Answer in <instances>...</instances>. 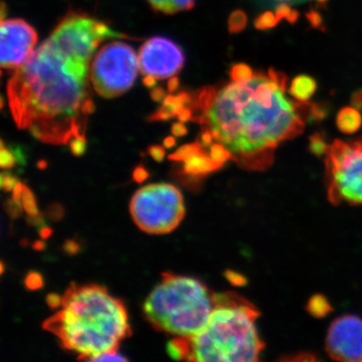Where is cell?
I'll use <instances>...</instances> for the list:
<instances>
[{"instance_id":"obj_60","label":"cell","mask_w":362,"mask_h":362,"mask_svg":"<svg viewBox=\"0 0 362 362\" xmlns=\"http://www.w3.org/2000/svg\"><path fill=\"white\" fill-rule=\"evenodd\" d=\"M276 1H290V0H276Z\"/></svg>"},{"instance_id":"obj_47","label":"cell","mask_w":362,"mask_h":362,"mask_svg":"<svg viewBox=\"0 0 362 362\" xmlns=\"http://www.w3.org/2000/svg\"><path fill=\"white\" fill-rule=\"evenodd\" d=\"M23 189H25V185L18 181V185H16V187H14L13 190V199H14V201L21 202V199H23Z\"/></svg>"},{"instance_id":"obj_4","label":"cell","mask_w":362,"mask_h":362,"mask_svg":"<svg viewBox=\"0 0 362 362\" xmlns=\"http://www.w3.org/2000/svg\"><path fill=\"white\" fill-rule=\"evenodd\" d=\"M259 311L235 293L214 295V307L206 327L188 338V361H259L265 344L259 337Z\"/></svg>"},{"instance_id":"obj_14","label":"cell","mask_w":362,"mask_h":362,"mask_svg":"<svg viewBox=\"0 0 362 362\" xmlns=\"http://www.w3.org/2000/svg\"><path fill=\"white\" fill-rule=\"evenodd\" d=\"M317 83L310 76L300 75L293 78L289 93L297 101L307 103L315 94Z\"/></svg>"},{"instance_id":"obj_58","label":"cell","mask_w":362,"mask_h":362,"mask_svg":"<svg viewBox=\"0 0 362 362\" xmlns=\"http://www.w3.org/2000/svg\"><path fill=\"white\" fill-rule=\"evenodd\" d=\"M4 273V264L1 263V274Z\"/></svg>"},{"instance_id":"obj_16","label":"cell","mask_w":362,"mask_h":362,"mask_svg":"<svg viewBox=\"0 0 362 362\" xmlns=\"http://www.w3.org/2000/svg\"><path fill=\"white\" fill-rule=\"evenodd\" d=\"M189 352V341L187 337H178L168 342V356L175 361H187Z\"/></svg>"},{"instance_id":"obj_35","label":"cell","mask_w":362,"mask_h":362,"mask_svg":"<svg viewBox=\"0 0 362 362\" xmlns=\"http://www.w3.org/2000/svg\"><path fill=\"white\" fill-rule=\"evenodd\" d=\"M195 0H173V9L175 13L178 11H188L194 6Z\"/></svg>"},{"instance_id":"obj_12","label":"cell","mask_w":362,"mask_h":362,"mask_svg":"<svg viewBox=\"0 0 362 362\" xmlns=\"http://www.w3.org/2000/svg\"><path fill=\"white\" fill-rule=\"evenodd\" d=\"M192 96L187 92H181L180 94L169 95L166 96L164 101L162 102L160 108L158 109L151 117L152 121H165L173 117H177L178 113L182 110L185 107L192 105Z\"/></svg>"},{"instance_id":"obj_15","label":"cell","mask_w":362,"mask_h":362,"mask_svg":"<svg viewBox=\"0 0 362 362\" xmlns=\"http://www.w3.org/2000/svg\"><path fill=\"white\" fill-rule=\"evenodd\" d=\"M338 129L345 134H354L361 129L362 116L354 107H345L341 109L337 117Z\"/></svg>"},{"instance_id":"obj_36","label":"cell","mask_w":362,"mask_h":362,"mask_svg":"<svg viewBox=\"0 0 362 362\" xmlns=\"http://www.w3.org/2000/svg\"><path fill=\"white\" fill-rule=\"evenodd\" d=\"M21 202L14 201V199L7 202V213H8L11 218H16L21 216V207H23V204Z\"/></svg>"},{"instance_id":"obj_28","label":"cell","mask_w":362,"mask_h":362,"mask_svg":"<svg viewBox=\"0 0 362 362\" xmlns=\"http://www.w3.org/2000/svg\"><path fill=\"white\" fill-rule=\"evenodd\" d=\"M25 285L28 290H32V291L40 290V288L44 287V278L37 272H30L26 275Z\"/></svg>"},{"instance_id":"obj_20","label":"cell","mask_w":362,"mask_h":362,"mask_svg":"<svg viewBox=\"0 0 362 362\" xmlns=\"http://www.w3.org/2000/svg\"><path fill=\"white\" fill-rule=\"evenodd\" d=\"M21 204H23V209H25L28 216H39V207H37V199H35V194L30 188L25 185V189H23V199H21Z\"/></svg>"},{"instance_id":"obj_11","label":"cell","mask_w":362,"mask_h":362,"mask_svg":"<svg viewBox=\"0 0 362 362\" xmlns=\"http://www.w3.org/2000/svg\"><path fill=\"white\" fill-rule=\"evenodd\" d=\"M326 351L334 361H362L361 319L345 315L334 320L326 337Z\"/></svg>"},{"instance_id":"obj_46","label":"cell","mask_w":362,"mask_h":362,"mask_svg":"<svg viewBox=\"0 0 362 362\" xmlns=\"http://www.w3.org/2000/svg\"><path fill=\"white\" fill-rule=\"evenodd\" d=\"M177 118L180 122L183 123L192 120V119L194 118V116H192V109L188 108V107H185V108L178 113Z\"/></svg>"},{"instance_id":"obj_5","label":"cell","mask_w":362,"mask_h":362,"mask_svg":"<svg viewBox=\"0 0 362 362\" xmlns=\"http://www.w3.org/2000/svg\"><path fill=\"white\" fill-rule=\"evenodd\" d=\"M214 295L197 279L165 273L145 301V315L156 329L189 338L206 327Z\"/></svg>"},{"instance_id":"obj_23","label":"cell","mask_w":362,"mask_h":362,"mask_svg":"<svg viewBox=\"0 0 362 362\" xmlns=\"http://www.w3.org/2000/svg\"><path fill=\"white\" fill-rule=\"evenodd\" d=\"M18 163L16 157L13 150L6 148L4 141H1V149H0V166L2 169H11Z\"/></svg>"},{"instance_id":"obj_39","label":"cell","mask_w":362,"mask_h":362,"mask_svg":"<svg viewBox=\"0 0 362 362\" xmlns=\"http://www.w3.org/2000/svg\"><path fill=\"white\" fill-rule=\"evenodd\" d=\"M63 249L66 254L73 256V255H76L80 251L81 247L76 240H66L65 244H64Z\"/></svg>"},{"instance_id":"obj_1","label":"cell","mask_w":362,"mask_h":362,"mask_svg":"<svg viewBox=\"0 0 362 362\" xmlns=\"http://www.w3.org/2000/svg\"><path fill=\"white\" fill-rule=\"evenodd\" d=\"M90 62L51 37L45 40L7 84L16 125L51 144H64L83 134L86 117L95 111Z\"/></svg>"},{"instance_id":"obj_38","label":"cell","mask_w":362,"mask_h":362,"mask_svg":"<svg viewBox=\"0 0 362 362\" xmlns=\"http://www.w3.org/2000/svg\"><path fill=\"white\" fill-rule=\"evenodd\" d=\"M47 303L49 305V308H59V307H62V305H63V298L56 294V293H51V294L47 296Z\"/></svg>"},{"instance_id":"obj_51","label":"cell","mask_w":362,"mask_h":362,"mask_svg":"<svg viewBox=\"0 0 362 362\" xmlns=\"http://www.w3.org/2000/svg\"><path fill=\"white\" fill-rule=\"evenodd\" d=\"M156 80L157 78L153 77V76L145 75V78H143V84L146 86L147 88H150V89H153L154 86H156L157 83Z\"/></svg>"},{"instance_id":"obj_42","label":"cell","mask_w":362,"mask_h":362,"mask_svg":"<svg viewBox=\"0 0 362 362\" xmlns=\"http://www.w3.org/2000/svg\"><path fill=\"white\" fill-rule=\"evenodd\" d=\"M226 277L228 278V280L233 285L240 286L245 284V279L243 278V276L237 273H233V272H226Z\"/></svg>"},{"instance_id":"obj_37","label":"cell","mask_w":362,"mask_h":362,"mask_svg":"<svg viewBox=\"0 0 362 362\" xmlns=\"http://www.w3.org/2000/svg\"><path fill=\"white\" fill-rule=\"evenodd\" d=\"M293 9L291 7L288 6L286 4H280L275 9L276 16L279 18V21L286 20L289 18L290 14H291Z\"/></svg>"},{"instance_id":"obj_30","label":"cell","mask_w":362,"mask_h":362,"mask_svg":"<svg viewBox=\"0 0 362 362\" xmlns=\"http://www.w3.org/2000/svg\"><path fill=\"white\" fill-rule=\"evenodd\" d=\"M90 361H121L125 362L128 361V359L126 357L120 356V354L117 352V350H111V351L104 352V354H100L94 358L90 359Z\"/></svg>"},{"instance_id":"obj_55","label":"cell","mask_w":362,"mask_h":362,"mask_svg":"<svg viewBox=\"0 0 362 362\" xmlns=\"http://www.w3.org/2000/svg\"><path fill=\"white\" fill-rule=\"evenodd\" d=\"M298 18H299V13H298L297 11H295V9H293L289 18H287V21L288 23H292V25H294V23L298 21Z\"/></svg>"},{"instance_id":"obj_2","label":"cell","mask_w":362,"mask_h":362,"mask_svg":"<svg viewBox=\"0 0 362 362\" xmlns=\"http://www.w3.org/2000/svg\"><path fill=\"white\" fill-rule=\"evenodd\" d=\"M287 78L271 69L216 92L209 109L195 119L211 130L240 168L264 170L281 143L303 132V117L285 96Z\"/></svg>"},{"instance_id":"obj_8","label":"cell","mask_w":362,"mask_h":362,"mask_svg":"<svg viewBox=\"0 0 362 362\" xmlns=\"http://www.w3.org/2000/svg\"><path fill=\"white\" fill-rule=\"evenodd\" d=\"M138 68V57L131 45L122 42H109L93 59L90 82L100 96L118 97L134 84Z\"/></svg>"},{"instance_id":"obj_45","label":"cell","mask_w":362,"mask_h":362,"mask_svg":"<svg viewBox=\"0 0 362 362\" xmlns=\"http://www.w3.org/2000/svg\"><path fill=\"white\" fill-rule=\"evenodd\" d=\"M49 213L51 218L57 221L59 220V218L64 216V209L63 207L59 206V204H54V206H52L51 209H49Z\"/></svg>"},{"instance_id":"obj_19","label":"cell","mask_w":362,"mask_h":362,"mask_svg":"<svg viewBox=\"0 0 362 362\" xmlns=\"http://www.w3.org/2000/svg\"><path fill=\"white\" fill-rule=\"evenodd\" d=\"M280 23L277 16L273 11H265L257 16L254 21L255 28L259 30H271L275 28Z\"/></svg>"},{"instance_id":"obj_54","label":"cell","mask_w":362,"mask_h":362,"mask_svg":"<svg viewBox=\"0 0 362 362\" xmlns=\"http://www.w3.org/2000/svg\"><path fill=\"white\" fill-rule=\"evenodd\" d=\"M47 247L44 240H37V242L33 243V247L35 251H44Z\"/></svg>"},{"instance_id":"obj_13","label":"cell","mask_w":362,"mask_h":362,"mask_svg":"<svg viewBox=\"0 0 362 362\" xmlns=\"http://www.w3.org/2000/svg\"><path fill=\"white\" fill-rule=\"evenodd\" d=\"M221 168L220 164L214 161L209 154L202 149L183 161L182 171L187 175L204 176Z\"/></svg>"},{"instance_id":"obj_50","label":"cell","mask_w":362,"mask_h":362,"mask_svg":"<svg viewBox=\"0 0 362 362\" xmlns=\"http://www.w3.org/2000/svg\"><path fill=\"white\" fill-rule=\"evenodd\" d=\"M178 87H180V80H178V78H176L175 77V76H173V77L169 78L168 83V88L169 92H175V90L178 89Z\"/></svg>"},{"instance_id":"obj_56","label":"cell","mask_w":362,"mask_h":362,"mask_svg":"<svg viewBox=\"0 0 362 362\" xmlns=\"http://www.w3.org/2000/svg\"><path fill=\"white\" fill-rule=\"evenodd\" d=\"M37 168L44 170V169L47 168V162L45 160H40L37 162Z\"/></svg>"},{"instance_id":"obj_18","label":"cell","mask_w":362,"mask_h":362,"mask_svg":"<svg viewBox=\"0 0 362 362\" xmlns=\"http://www.w3.org/2000/svg\"><path fill=\"white\" fill-rule=\"evenodd\" d=\"M230 76L233 82L244 83L252 80L255 74L251 66L246 65V64H237V65L233 66Z\"/></svg>"},{"instance_id":"obj_52","label":"cell","mask_w":362,"mask_h":362,"mask_svg":"<svg viewBox=\"0 0 362 362\" xmlns=\"http://www.w3.org/2000/svg\"><path fill=\"white\" fill-rule=\"evenodd\" d=\"M28 223H30V225L37 226H42L45 225L44 218L40 216V214L39 216H30V218H28Z\"/></svg>"},{"instance_id":"obj_53","label":"cell","mask_w":362,"mask_h":362,"mask_svg":"<svg viewBox=\"0 0 362 362\" xmlns=\"http://www.w3.org/2000/svg\"><path fill=\"white\" fill-rule=\"evenodd\" d=\"M176 144L175 138L173 136H168L164 139L163 145L165 148H173Z\"/></svg>"},{"instance_id":"obj_26","label":"cell","mask_w":362,"mask_h":362,"mask_svg":"<svg viewBox=\"0 0 362 362\" xmlns=\"http://www.w3.org/2000/svg\"><path fill=\"white\" fill-rule=\"evenodd\" d=\"M328 147H329V145H327V143L325 142L322 135L317 133V134L311 136L310 149L314 154H316V156L326 154Z\"/></svg>"},{"instance_id":"obj_48","label":"cell","mask_w":362,"mask_h":362,"mask_svg":"<svg viewBox=\"0 0 362 362\" xmlns=\"http://www.w3.org/2000/svg\"><path fill=\"white\" fill-rule=\"evenodd\" d=\"M11 150H13L14 156H16V160H18V163L21 164V165L25 164V152H23V150L21 149L20 146L13 147Z\"/></svg>"},{"instance_id":"obj_21","label":"cell","mask_w":362,"mask_h":362,"mask_svg":"<svg viewBox=\"0 0 362 362\" xmlns=\"http://www.w3.org/2000/svg\"><path fill=\"white\" fill-rule=\"evenodd\" d=\"M228 30L232 33H240L245 30L247 23V16L240 9L233 11L228 18Z\"/></svg>"},{"instance_id":"obj_49","label":"cell","mask_w":362,"mask_h":362,"mask_svg":"<svg viewBox=\"0 0 362 362\" xmlns=\"http://www.w3.org/2000/svg\"><path fill=\"white\" fill-rule=\"evenodd\" d=\"M40 237L42 238V240H47L49 238H51L52 235V230L49 226H40Z\"/></svg>"},{"instance_id":"obj_3","label":"cell","mask_w":362,"mask_h":362,"mask_svg":"<svg viewBox=\"0 0 362 362\" xmlns=\"http://www.w3.org/2000/svg\"><path fill=\"white\" fill-rule=\"evenodd\" d=\"M66 349L90 361L104 352L117 350L130 337L127 310L120 300L98 285L71 284L63 297L62 310L44 323Z\"/></svg>"},{"instance_id":"obj_22","label":"cell","mask_w":362,"mask_h":362,"mask_svg":"<svg viewBox=\"0 0 362 362\" xmlns=\"http://www.w3.org/2000/svg\"><path fill=\"white\" fill-rule=\"evenodd\" d=\"M209 154L211 159L216 161V163L220 164L221 166H223L226 161L232 159L230 152L221 143L218 142L213 143V145L209 147Z\"/></svg>"},{"instance_id":"obj_41","label":"cell","mask_w":362,"mask_h":362,"mask_svg":"<svg viewBox=\"0 0 362 362\" xmlns=\"http://www.w3.org/2000/svg\"><path fill=\"white\" fill-rule=\"evenodd\" d=\"M214 140V136L211 134V130L206 128V129L202 131L199 142H201L204 147H211L213 145Z\"/></svg>"},{"instance_id":"obj_40","label":"cell","mask_w":362,"mask_h":362,"mask_svg":"<svg viewBox=\"0 0 362 362\" xmlns=\"http://www.w3.org/2000/svg\"><path fill=\"white\" fill-rule=\"evenodd\" d=\"M150 96H151L152 100L153 101L157 102V103H162L164 101V99L166 98V92L163 88L157 87L154 88V89L151 90V93H150Z\"/></svg>"},{"instance_id":"obj_6","label":"cell","mask_w":362,"mask_h":362,"mask_svg":"<svg viewBox=\"0 0 362 362\" xmlns=\"http://www.w3.org/2000/svg\"><path fill=\"white\" fill-rule=\"evenodd\" d=\"M130 214L143 232L153 235L173 232L185 218L182 194L168 183L147 185L137 190L131 199Z\"/></svg>"},{"instance_id":"obj_27","label":"cell","mask_w":362,"mask_h":362,"mask_svg":"<svg viewBox=\"0 0 362 362\" xmlns=\"http://www.w3.org/2000/svg\"><path fill=\"white\" fill-rule=\"evenodd\" d=\"M70 148L71 153L75 156H84L86 150H87V141L84 134H80L71 138L70 141Z\"/></svg>"},{"instance_id":"obj_9","label":"cell","mask_w":362,"mask_h":362,"mask_svg":"<svg viewBox=\"0 0 362 362\" xmlns=\"http://www.w3.org/2000/svg\"><path fill=\"white\" fill-rule=\"evenodd\" d=\"M138 64L144 75L163 80L173 77L182 69L185 54L173 40L156 37L146 40L140 47Z\"/></svg>"},{"instance_id":"obj_44","label":"cell","mask_w":362,"mask_h":362,"mask_svg":"<svg viewBox=\"0 0 362 362\" xmlns=\"http://www.w3.org/2000/svg\"><path fill=\"white\" fill-rule=\"evenodd\" d=\"M351 105L357 110H362V89L357 90L352 94Z\"/></svg>"},{"instance_id":"obj_31","label":"cell","mask_w":362,"mask_h":362,"mask_svg":"<svg viewBox=\"0 0 362 362\" xmlns=\"http://www.w3.org/2000/svg\"><path fill=\"white\" fill-rule=\"evenodd\" d=\"M0 183H1V187L6 192H13V188L18 185V180L16 176L11 175L8 173H4L0 177Z\"/></svg>"},{"instance_id":"obj_17","label":"cell","mask_w":362,"mask_h":362,"mask_svg":"<svg viewBox=\"0 0 362 362\" xmlns=\"http://www.w3.org/2000/svg\"><path fill=\"white\" fill-rule=\"evenodd\" d=\"M202 149H204V146L201 142L190 143V144L183 145L177 151L169 156V159L173 161L183 162Z\"/></svg>"},{"instance_id":"obj_29","label":"cell","mask_w":362,"mask_h":362,"mask_svg":"<svg viewBox=\"0 0 362 362\" xmlns=\"http://www.w3.org/2000/svg\"><path fill=\"white\" fill-rule=\"evenodd\" d=\"M148 1L156 11H161V13L166 14L175 13L173 0H148Z\"/></svg>"},{"instance_id":"obj_59","label":"cell","mask_w":362,"mask_h":362,"mask_svg":"<svg viewBox=\"0 0 362 362\" xmlns=\"http://www.w3.org/2000/svg\"><path fill=\"white\" fill-rule=\"evenodd\" d=\"M317 1L321 2V4H324V2L327 1V0H317Z\"/></svg>"},{"instance_id":"obj_32","label":"cell","mask_w":362,"mask_h":362,"mask_svg":"<svg viewBox=\"0 0 362 362\" xmlns=\"http://www.w3.org/2000/svg\"><path fill=\"white\" fill-rule=\"evenodd\" d=\"M306 18L309 23H310L312 28L324 30L322 16H321L318 11L311 9V11L306 14Z\"/></svg>"},{"instance_id":"obj_24","label":"cell","mask_w":362,"mask_h":362,"mask_svg":"<svg viewBox=\"0 0 362 362\" xmlns=\"http://www.w3.org/2000/svg\"><path fill=\"white\" fill-rule=\"evenodd\" d=\"M308 309L313 315L323 316L330 310V307L323 297L317 296L311 300Z\"/></svg>"},{"instance_id":"obj_34","label":"cell","mask_w":362,"mask_h":362,"mask_svg":"<svg viewBox=\"0 0 362 362\" xmlns=\"http://www.w3.org/2000/svg\"><path fill=\"white\" fill-rule=\"evenodd\" d=\"M148 154L157 162L163 161L165 150L160 145H151L148 148Z\"/></svg>"},{"instance_id":"obj_33","label":"cell","mask_w":362,"mask_h":362,"mask_svg":"<svg viewBox=\"0 0 362 362\" xmlns=\"http://www.w3.org/2000/svg\"><path fill=\"white\" fill-rule=\"evenodd\" d=\"M149 173L144 166L138 165L133 171V180L137 183H143L145 180H148Z\"/></svg>"},{"instance_id":"obj_43","label":"cell","mask_w":362,"mask_h":362,"mask_svg":"<svg viewBox=\"0 0 362 362\" xmlns=\"http://www.w3.org/2000/svg\"><path fill=\"white\" fill-rule=\"evenodd\" d=\"M171 131H173V134L175 135V137H182V136L187 134V128L185 127V124L180 122H180L173 124Z\"/></svg>"},{"instance_id":"obj_7","label":"cell","mask_w":362,"mask_h":362,"mask_svg":"<svg viewBox=\"0 0 362 362\" xmlns=\"http://www.w3.org/2000/svg\"><path fill=\"white\" fill-rule=\"evenodd\" d=\"M325 163L330 202L362 204V138L335 140L326 152Z\"/></svg>"},{"instance_id":"obj_25","label":"cell","mask_w":362,"mask_h":362,"mask_svg":"<svg viewBox=\"0 0 362 362\" xmlns=\"http://www.w3.org/2000/svg\"><path fill=\"white\" fill-rule=\"evenodd\" d=\"M328 107L322 104H311L308 106L307 118L308 121H321L327 116Z\"/></svg>"},{"instance_id":"obj_57","label":"cell","mask_w":362,"mask_h":362,"mask_svg":"<svg viewBox=\"0 0 362 362\" xmlns=\"http://www.w3.org/2000/svg\"><path fill=\"white\" fill-rule=\"evenodd\" d=\"M6 4L4 2H2V6H1V20L4 21V18H6Z\"/></svg>"},{"instance_id":"obj_10","label":"cell","mask_w":362,"mask_h":362,"mask_svg":"<svg viewBox=\"0 0 362 362\" xmlns=\"http://www.w3.org/2000/svg\"><path fill=\"white\" fill-rule=\"evenodd\" d=\"M37 32L23 20L1 21V66L18 69L33 54Z\"/></svg>"}]
</instances>
